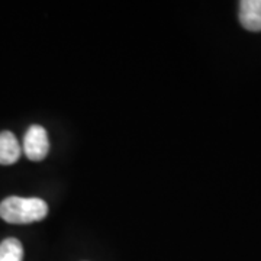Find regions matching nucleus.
Segmentation results:
<instances>
[{"label": "nucleus", "mask_w": 261, "mask_h": 261, "mask_svg": "<svg viewBox=\"0 0 261 261\" xmlns=\"http://www.w3.org/2000/svg\"><path fill=\"white\" fill-rule=\"evenodd\" d=\"M23 247L16 238H6L0 243V261H22Z\"/></svg>", "instance_id": "39448f33"}, {"label": "nucleus", "mask_w": 261, "mask_h": 261, "mask_svg": "<svg viewBox=\"0 0 261 261\" xmlns=\"http://www.w3.org/2000/svg\"><path fill=\"white\" fill-rule=\"evenodd\" d=\"M22 149L25 155L32 161H41L47 157L49 151V140L48 134L44 126L41 125H32L25 134Z\"/></svg>", "instance_id": "f03ea898"}, {"label": "nucleus", "mask_w": 261, "mask_h": 261, "mask_svg": "<svg viewBox=\"0 0 261 261\" xmlns=\"http://www.w3.org/2000/svg\"><path fill=\"white\" fill-rule=\"evenodd\" d=\"M20 152L22 148L16 137L9 130L0 132V164L2 166L15 164L20 157Z\"/></svg>", "instance_id": "20e7f679"}, {"label": "nucleus", "mask_w": 261, "mask_h": 261, "mask_svg": "<svg viewBox=\"0 0 261 261\" xmlns=\"http://www.w3.org/2000/svg\"><path fill=\"white\" fill-rule=\"evenodd\" d=\"M240 22L251 32H261V0L240 2Z\"/></svg>", "instance_id": "7ed1b4c3"}, {"label": "nucleus", "mask_w": 261, "mask_h": 261, "mask_svg": "<svg viewBox=\"0 0 261 261\" xmlns=\"http://www.w3.org/2000/svg\"><path fill=\"white\" fill-rule=\"evenodd\" d=\"M47 215L48 205L38 197L10 196L0 203V218L8 224H32L42 221Z\"/></svg>", "instance_id": "f257e3e1"}]
</instances>
